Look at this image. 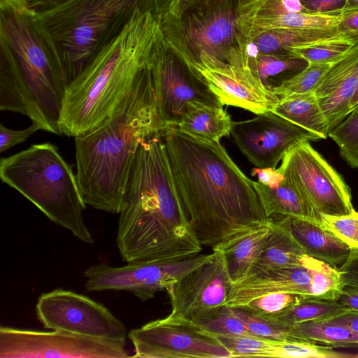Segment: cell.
Wrapping results in <instances>:
<instances>
[{"mask_svg":"<svg viewBox=\"0 0 358 358\" xmlns=\"http://www.w3.org/2000/svg\"><path fill=\"white\" fill-rule=\"evenodd\" d=\"M173 180L190 225L202 245L267 218L253 181L220 142H208L176 126L162 131Z\"/></svg>","mask_w":358,"mask_h":358,"instance_id":"obj_1","label":"cell"},{"mask_svg":"<svg viewBox=\"0 0 358 358\" xmlns=\"http://www.w3.org/2000/svg\"><path fill=\"white\" fill-rule=\"evenodd\" d=\"M119 214L116 243L127 263L178 262L201 251L176 189L162 131L141 143Z\"/></svg>","mask_w":358,"mask_h":358,"instance_id":"obj_2","label":"cell"},{"mask_svg":"<svg viewBox=\"0 0 358 358\" xmlns=\"http://www.w3.org/2000/svg\"><path fill=\"white\" fill-rule=\"evenodd\" d=\"M157 131L163 129L149 62L113 112L75 138L76 175L86 205L120 213L139 146Z\"/></svg>","mask_w":358,"mask_h":358,"instance_id":"obj_3","label":"cell"},{"mask_svg":"<svg viewBox=\"0 0 358 358\" xmlns=\"http://www.w3.org/2000/svg\"><path fill=\"white\" fill-rule=\"evenodd\" d=\"M159 27L153 11H138L67 87L59 122L62 134L76 138L113 112L148 64Z\"/></svg>","mask_w":358,"mask_h":358,"instance_id":"obj_4","label":"cell"},{"mask_svg":"<svg viewBox=\"0 0 358 358\" xmlns=\"http://www.w3.org/2000/svg\"><path fill=\"white\" fill-rule=\"evenodd\" d=\"M0 57L23 86L42 130L62 135L59 122L66 84L48 35L18 0L0 1Z\"/></svg>","mask_w":358,"mask_h":358,"instance_id":"obj_5","label":"cell"},{"mask_svg":"<svg viewBox=\"0 0 358 358\" xmlns=\"http://www.w3.org/2000/svg\"><path fill=\"white\" fill-rule=\"evenodd\" d=\"M154 10L155 0H69L36 18L54 44L68 87L138 11Z\"/></svg>","mask_w":358,"mask_h":358,"instance_id":"obj_6","label":"cell"},{"mask_svg":"<svg viewBox=\"0 0 358 358\" xmlns=\"http://www.w3.org/2000/svg\"><path fill=\"white\" fill-rule=\"evenodd\" d=\"M3 182L14 188L55 224L69 229L80 241H94L82 213L86 208L76 175L57 148L37 143L0 162Z\"/></svg>","mask_w":358,"mask_h":358,"instance_id":"obj_7","label":"cell"},{"mask_svg":"<svg viewBox=\"0 0 358 358\" xmlns=\"http://www.w3.org/2000/svg\"><path fill=\"white\" fill-rule=\"evenodd\" d=\"M238 15V0H199L178 14L158 17L168 45L191 64L201 52L228 62L241 38Z\"/></svg>","mask_w":358,"mask_h":358,"instance_id":"obj_8","label":"cell"},{"mask_svg":"<svg viewBox=\"0 0 358 358\" xmlns=\"http://www.w3.org/2000/svg\"><path fill=\"white\" fill-rule=\"evenodd\" d=\"M343 287L339 268L305 255L296 266L249 274L232 285L224 306L236 308L270 292H288L305 299L336 301Z\"/></svg>","mask_w":358,"mask_h":358,"instance_id":"obj_9","label":"cell"},{"mask_svg":"<svg viewBox=\"0 0 358 358\" xmlns=\"http://www.w3.org/2000/svg\"><path fill=\"white\" fill-rule=\"evenodd\" d=\"M150 66L163 130L178 125L190 101L222 106L201 76L168 45L160 24L152 48Z\"/></svg>","mask_w":358,"mask_h":358,"instance_id":"obj_10","label":"cell"},{"mask_svg":"<svg viewBox=\"0 0 358 358\" xmlns=\"http://www.w3.org/2000/svg\"><path fill=\"white\" fill-rule=\"evenodd\" d=\"M247 41L240 40L228 62L201 52L187 64L199 74L222 106H232L256 115L272 111L279 97L266 88L250 66Z\"/></svg>","mask_w":358,"mask_h":358,"instance_id":"obj_11","label":"cell"},{"mask_svg":"<svg viewBox=\"0 0 358 358\" xmlns=\"http://www.w3.org/2000/svg\"><path fill=\"white\" fill-rule=\"evenodd\" d=\"M277 170L320 215H345L355 210L349 186L310 142L291 148Z\"/></svg>","mask_w":358,"mask_h":358,"instance_id":"obj_12","label":"cell"},{"mask_svg":"<svg viewBox=\"0 0 358 358\" xmlns=\"http://www.w3.org/2000/svg\"><path fill=\"white\" fill-rule=\"evenodd\" d=\"M135 354L145 358H231L217 338L194 321L169 314L131 330Z\"/></svg>","mask_w":358,"mask_h":358,"instance_id":"obj_13","label":"cell"},{"mask_svg":"<svg viewBox=\"0 0 358 358\" xmlns=\"http://www.w3.org/2000/svg\"><path fill=\"white\" fill-rule=\"evenodd\" d=\"M36 313L48 329L123 342L128 336L124 324L107 308L70 290L57 289L41 294Z\"/></svg>","mask_w":358,"mask_h":358,"instance_id":"obj_14","label":"cell"},{"mask_svg":"<svg viewBox=\"0 0 358 358\" xmlns=\"http://www.w3.org/2000/svg\"><path fill=\"white\" fill-rule=\"evenodd\" d=\"M126 342L70 332L0 328V358H125Z\"/></svg>","mask_w":358,"mask_h":358,"instance_id":"obj_15","label":"cell"},{"mask_svg":"<svg viewBox=\"0 0 358 358\" xmlns=\"http://www.w3.org/2000/svg\"><path fill=\"white\" fill-rule=\"evenodd\" d=\"M213 255L198 254L173 262H134L120 267L98 264L84 271L85 287L94 292L127 291L144 302L159 291L168 292L178 280Z\"/></svg>","mask_w":358,"mask_h":358,"instance_id":"obj_16","label":"cell"},{"mask_svg":"<svg viewBox=\"0 0 358 358\" xmlns=\"http://www.w3.org/2000/svg\"><path fill=\"white\" fill-rule=\"evenodd\" d=\"M231 134L242 153L258 168L275 169L296 145L320 140L272 111L258 114L250 120L233 121Z\"/></svg>","mask_w":358,"mask_h":358,"instance_id":"obj_17","label":"cell"},{"mask_svg":"<svg viewBox=\"0 0 358 358\" xmlns=\"http://www.w3.org/2000/svg\"><path fill=\"white\" fill-rule=\"evenodd\" d=\"M214 255L178 280L167 292L171 314L190 320L224 306L232 287L223 255Z\"/></svg>","mask_w":358,"mask_h":358,"instance_id":"obj_18","label":"cell"},{"mask_svg":"<svg viewBox=\"0 0 358 358\" xmlns=\"http://www.w3.org/2000/svg\"><path fill=\"white\" fill-rule=\"evenodd\" d=\"M357 83L358 45H355L329 67L313 91L329 131L350 113V104Z\"/></svg>","mask_w":358,"mask_h":358,"instance_id":"obj_19","label":"cell"},{"mask_svg":"<svg viewBox=\"0 0 358 358\" xmlns=\"http://www.w3.org/2000/svg\"><path fill=\"white\" fill-rule=\"evenodd\" d=\"M272 227V219L245 227L215 245L224 258L232 285L245 278L257 262Z\"/></svg>","mask_w":358,"mask_h":358,"instance_id":"obj_20","label":"cell"},{"mask_svg":"<svg viewBox=\"0 0 358 358\" xmlns=\"http://www.w3.org/2000/svg\"><path fill=\"white\" fill-rule=\"evenodd\" d=\"M338 20V15L289 13L277 15L238 17L236 26L241 36L247 41H252L262 33L274 29L337 31Z\"/></svg>","mask_w":358,"mask_h":358,"instance_id":"obj_21","label":"cell"},{"mask_svg":"<svg viewBox=\"0 0 358 358\" xmlns=\"http://www.w3.org/2000/svg\"><path fill=\"white\" fill-rule=\"evenodd\" d=\"M290 226L294 238L307 255L337 268L348 259L351 248L321 225L291 217Z\"/></svg>","mask_w":358,"mask_h":358,"instance_id":"obj_22","label":"cell"},{"mask_svg":"<svg viewBox=\"0 0 358 358\" xmlns=\"http://www.w3.org/2000/svg\"><path fill=\"white\" fill-rule=\"evenodd\" d=\"M290 221L289 216L280 220L272 219L271 232L248 275L301 264V258L306 254L292 232Z\"/></svg>","mask_w":358,"mask_h":358,"instance_id":"obj_23","label":"cell"},{"mask_svg":"<svg viewBox=\"0 0 358 358\" xmlns=\"http://www.w3.org/2000/svg\"><path fill=\"white\" fill-rule=\"evenodd\" d=\"M232 120L222 106L193 100L189 101L176 126L194 138L208 142H220L231 134Z\"/></svg>","mask_w":358,"mask_h":358,"instance_id":"obj_24","label":"cell"},{"mask_svg":"<svg viewBox=\"0 0 358 358\" xmlns=\"http://www.w3.org/2000/svg\"><path fill=\"white\" fill-rule=\"evenodd\" d=\"M253 185L267 217L278 214L321 225L320 215L285 177L274 187L265 185L259 181H253Z\"/></svg>","mask_w":358,"mask_h":358,"instance_id":"obj_25","label":"cell"},{"mask_svg":"<svg viewBox=\"0 0 358 358\" xmlns=\"http://www.w3.org/2000/svg\"><path fill=\"white\" fill-rule=\"evenodd\" d=\"M341 36L336 30L274 29L254 38L258 52L280 57H293L296 48L334 38Z\"/></svg>","mask_w":358,"mask_h":358,"instance_id":"obj_26","label":"cell"},{"mask_svg":"<svg viewBox=\"0 0 358 358\" xmlns=\"http://www.w3.org/2000/svg\"><path fill=\"white\" fill-rule=\"evenodd\" d=\"M272 112L314 134L320 139L328 137V124L314 92L280 99Z\"/></svg>","mask_w":358,"mask_h":358,"instance_id":"obj_27","label":"cell"},{"mask_svg":"<svg viewBox=\"0 0 358 358\" xmlns=\"http://www.w3.org/2000/svg\"><path fill=\"white\" fill-rule=\"evenodd\" d=\"M288 333L293 341H308L332 348H358V334L329 320L290 325Z\"/></svg>","mask_w":358,"mask_h":358,"instance_id":"obj_28","label":"cell"},{"mask_svg":"<svg viewBox=\"0 0 358 358\" xmlns=\"http://www.w3.org/2000/svg\"><path fill=\"white\" fill-rule=\"evenodd\" d=\"M249 62L264 85L271 91L301 72L308 64L301 58L280 57L260 53L255 57L250 56Z\"/></svg>","mask_w":358,"mask_h":358,"instance_id":"obj_29","label":"cell"},{"mask_svg":"<svg viewBox=\"0 0 358 358\" xmlns=\"http://www.w3.org/2000/svg\"><path fill=\"white\" fill-rule=\"evenodd\" d=\"M350 312L336 301L304 299L271 323L283 325L329 320Z\"/></svg>","mask_w":358,"mask_h":358,"instance_id":"obj_30","label":"cell"},{"mask_svg":"<svg viewBox=\"0 0 358 358\" xmlns=\"http://www.w3.org/2000/svg\"><path fill=\"white\" fill-rule=\"evenodd\" d=\"M304 299L303 296L294 293L270 292L236 308L271 322Z\"/></svg>","mask_w":358,"mask_h":358,"instance_id":"obj_31","label":"cell"},{"mask_svg":"<svg viewBox=\"0 0 358 358\" xmlns=\"http://www.w3.org/2000/svg\"><path fill=\"white\" fill-rule=\"evenodd\" d=\"M355 45L343 36L298 47L291 51L293 57L310 64H332L343 57Z\"/></svg>","mask_w":358,"mask_h":358,"instance_id":"obj_32","label":"cell"},{"mask_svg":"<svg viewBox=\"0 0 358 358\" xmlns=\"http://www.w3.org/2000/svg\"><path fill=\"white\" fill-rule=\"evenodd\" d=\"M232 357H275L279 340L252 335L215 336Z\"/></svg>","mask_w":358,"mask_h":358,"instance_id":"obj_33","label":"cell"},{"mask_svg":"<svg viewBox=\"0 0 358 358\" xmlns=\"http://www.w3.org/2000/svg\"><path fill=\"white\" fill-rule=\"evenodd\" d=\"M328 136L337 144L345 162L351 168L358 169V108L330 130Z\"/></svg>","mask_w":358,"mask_h":358,"instance_id":"obj_34","label":"cell"},{"mask_svg":"<svg viewBox=\"0 0 358 358\" xmlns=\"http://www.w3.org/2000/svg\"><path fill=\"white\" fill-rule=\"evenodd\" d=\"M194 322L202 329L214 336H254L227 306L210 311Z\"/></svg>","mask_w":358,"mask_h":358,"instance_id":"obj_35","label":"cell"},{"mask_svg":"<svg viewBox=\"0 0 358 358\" xmlns=\"http://www.w3.org/2000/svg\"><path fill=\"white\" fill-rule=\"evenodd\" d=\"M331 65L308 63L303 70L273 89V92L279 99L313 92Z\"/></svg>","mask_w":358,"mask_h":358,"instance_id":"obj_36","label":"cell"},{"mask_svg":"<svg viewBox=\"0 0 358 358\" xmlns=\"http://www.w3.org/2000/svg\"><path fill=\"white\" fill-rule=\"evenodd\" d=\"M321 226L332 232L351 249L358 250V212L345 215L320 214Z\"/></svg>","mask_w":358,"mask_h":358,"instance_id":"obj_37","label":"cell"},{"mask_svg":"<svg viewBox=\"0 0 358 358\" xmlns=\"http://www.w3.org/2000/svg\"><path fill=\"white\" fill-rule=\"evenodd\" d=\"M229 308L252 335L275 340H292L288 333L289 325L271 323L238 308Z\"/></svg>","mask_w":358,"mask_h":358,"instance_id":"obj_38","label":"cell"},{"mask_svg":"<svg viewBox=\"0 0 358 358\" xmlns=\"http://www.w3.org/2000/svg\"><path fill=\"white\" fill-rule=\"evenodd\" d=\"M301 12L306 11L301 0H268L254 13L246 16L277 15Z\"/></svg>","mask_w":358,"mask_h":358,"instance_id":"obj_39","label":"cell"},{"mask_svg":"<svg viewBox=\"0 0 358 358\" xmlns=\"http://www.w3.org/2000/svg\"><path fill=\"white\" fill-rule=\"evenodd\" d=\"M39 129H42V127L36 122H32L29 127L19 130L8 129L1 124L0 152H3L15 145L24 142L32 134Z\"/></svg>","mask_w":358,"mask_h":358,"instance_id":"obj_40","label":"cell"},{"mask_svg":"<svg viewBox=\"0 0 358 358\" xmlns=\"http://www.w3.org/2000/svg\"><path fill=\"white\" fill-rule=\"evenodd\" d=\"M338 33L354 45H358V8L343 10L338 14Z\"/></svg>","mask_w":358,"mask_h":358,"instance_id":"obj_41","label":"cell"},{"mask_svg":"<svg viewBox=\"0 0 358 358\" xmlns=\"http://www.w3.org/2000/svg\"><path fill=\"white\" fill-rule=\"evenodd\" d=\"M301 1L307 13L337 15L345 9L347 0H301Z\"/></svg>","mask_w":358,"mask_h":358,"instance_id":"obj_42","label":"cell"},{"mask_svg":"<svg viewBox=\"0 0 358 358\" xmlns=\"http://www.w3.org/2000/svg\"><path fill=\"white\" fill-rule=\"evenodd\" d=\"M339 269L343 286L358 290V250L352 249L348 259Z\"/></svg>","mask_w":358,"mask_h":358,"instance_id":"obj_43","label":"cell"},{"mask_svg":"<svg viewBox=\"0 0 358 358\" xmlns=\"http://www.w3.org/2000/svg\"><path fill=\"white\" fill-rule=\"evenodd\" d=\"M251 175L257 176L259 182L271 187L278 186L284 179L283 175L273 168H254Z\"/></svg>","mask_w":358,"mask_h":358,"instance_id":"obj_44","label":"cell"},{"mask_svg":"<svg viewBox=\"0 0 358 358\" xmlns=\"http://www.w3.org/2000/svg\"><path fill=\"white\" fill-rule=\"evenodd\" d=\"M35 15L51 10L69 0H18Z\"/></svg>","mask_w":358,"mask_h":358,"instance_id":"obj_45","label":"cell"},{"mask_svg":"<svg viewBox=\"0 0 358 358\" xmlns=\"http://www.w3.org/2000/svg\"><path fill=\"white\" fill-rule=\"evenodd\" d=\"M336 301L343 304L350 311L358 312V290L344 286Z\"/></svg>","mask_w":358,"mask_h":358,"instance_id":"obj_46","label":"cell"},{"mask_svg":"<svg viewBox=\"0 0 358 358\" xmlns=\"http://www.w3.org/2000/svg\"><path fill=\"white\" fill-rule=\"evenodd\" d=\"M180 0H155L154 13L160 17L167 13L176 14Z\"/></svg>","mask_w":358,"mask_h":358,"instance_id":"obj_47","label":"cell"},{"mask_svg":"<svg viewBox=\"0 0 358 358\" xmlns=\"http://www.w3.org/2000/svg\"><path fill=\"white\" fill-rule=\"evenodd\" d=\"M329 320L347 327L352 331L358 334V312L357 311H350Z\"/></svg>","mask_w":358,"mask_h":358,"instance_id":"obj_48","label":"cell"},{"mask_svg":"<svg viewBox=\"0 0 358 358\" xmlns=\"http://www.w3.org/2000/svg\"><path fill=\"white\" fill-rule=\"evenodd\" d=\"M268 0H238V17L254 13Z\"/></svg>","mask_w":358,"mask_h":358,"instance_id":"obj_49","label":"cell"},{"mask_svg":"<svg viewBox=\"0 0 358 358\" xmlns=\"http://www.w3.org/2000/svg\"><path fill=\"white\" fill-rule=\"evenodd\" d=\"M358 108V83L355 90V92L351 99L350 104V111H352L353 110Z\"/></svg>","mask_w":358,"mask_h":358,"instance_id":"obj_50","label":"cell"},{"mask_svg":"<svg viewBox=\"0 0 358 358\" xmlns=\"http://www.w3.org/2000/svg\"><path fill=\"white\" fill-rule=\"evenodd\" d=\"M199 0H180L178 11L176 14H178L180 11L187 7L188 6L191 5L192 3L198 1Z\"/></svg>","mask_w":358,"mask_h":358,"instance_id":"obj_51","label":"cell"},{"mask_svg":"<svg viewBox=\"0 0 358 358\" xmlns=\"http://www.w3.org/2000/svg\"><path fill=\"white\" fill-rule=\"evenodd\" d=\"M358 8V0H347L345 9L343 10H352Z\"/></svg>","mask_w":358,"mask_h":358,"instance_id":"obj_52","label":"cell"},{"mask_svg":"<svg viewBox=\"0 0 358 358\" xmlns=\"http://www.w3.org/2000/svg\"><path fill=\"white\" fill-rule=\"evenodd\" d=\"M0 1H3V0H0Z\"/></svg>","mask_w":358,"mask_h":358,"instance_id":"obj_53","label":"cell"}]
</instances>
